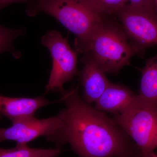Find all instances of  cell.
I'll use <instances>...</instances> for the list:
<instances>
[{
	"label": "cell",
	"mask_w": 157,
	"mask_h": 157,
	"mask_svg": "<svg viewBox=\"0 0 157 157\" xmlns=\"http://www.w3.org/2000/svg\"><path fill=\"white\" fill-rule=\"evenodd\" d=\"M84 67L79 73V78L83 88L82 98L89 104L95 103L104 92L110 82L105 73L91 60L83 56Z\"/></svg>",
	"instance_id": "cell-9"
},
{
	"label": "cell",
	"mask_w": 157,
	"mask_h": 157,
	"mask_svg": "<svg viewBox=\"0 0 157 157\" xmlns=\"http://www.w3.org/2000/svg\"><path fill=\"white\" fill-rule=\"evenodd\" d=\"M157 6V0H155Z\"/></svg>",
	"instance_id": "cell-19"
},
{
	"label": "cell",
	"mask_w": 157,
	"mask_h": 157,
	"mask_svg": "<svg viewBox=\"0 0 157 157\" xmlns=\"http://www.w3.org/2000/svg\"><path fill=\"white\" fill-rule=\"evenodd\" d=\"M154 157H157V155H155Z\"/></svg>",
	"instance_id": "cell-18"
},
{
	"label": "cell",
	"mask_w": 157,
	"mask_h": 157,
	"mask_svg": "<svg viewBox=\"0 0 157 157\" xmlns=\"http://www.w3.org/2000/svg\"><path fill=\"white\" fill-rule=\"evenodd\" d=\"M113 121L135 142L139 157H154L157 147V109L138 98L124 112L113 115Z\"/></svg>",
	"instance_id": "cell-4"
},
{
	"label": "cell",
	"mask_w": 157,
	"mask_h": 157,
	"mask_svg": "<svg viewBox=\"0 0 157 157\" xmlns=\"http://www.w3.org/2000/svg\"><path fill=\"white\" fill-rule=\"evenodd\" d=\"M61 151L59 148H34L27 144H17L15 147L5 149L0 147V157H57Z\"/></svg>",
	"instance_id": "cell-12"
},
{
	"label": "cell",
	"mask_w": 157,
	"mask_h": 157,
	"mask_svg": "<svg viewBox=\"0 0 157 157\" xmlns=\"http://www.w3.org/2000/svg\"><path fill=\"white\" fill-rule=\"evenodd\" d=\"M42 45L50 52L52 59V67L48 83L43 94L50 91L62 94L65 90V83L72 81L78 74L77 52L70 47L68 38H64L60 33L50 31L41 39Z\"/></svg>",
	"instance_id": "cell-5"
},
{
	"label": "cell",
	"mask_w": 157,
	"mask_h": 157,
	"mask_svg": "<svg viewBox=\"0 0 157 157\" xmlns=\"http://www.w3.org/2000/svg\"><path fill=\"white\" fill-rule=\"evenodd\" d=\"M37 9L53 16L76 35V48L84 44L104 20L86 0H39Z\"/></svg>",
	"instance_id": "cell-3"
},
{
	"label": "cell",
	"mask_w": 157,
	"mask_h": 157,
	"mask_svg": "<svg viewBox=\"0 0 157 157\" xmlns=\"http://www.w3.org/2000/svg\"><path fill=\"white\" fill-rule=\"evenodd\" d=\"M24 33L23 28L12 29L0 25V53L9 52L16 58L19 57L20 55L14 48L13 43L15 39Z\"/></svg>",
	"instance_id": "cell-14"
},
{
	"label": "cell",
	"mask_w": 157,
	"mask_h": 157,
	"mask_svg": "<svg viewBox=\"0 0 157 157\" xmlns=\"http://www.w3.org/2000/svg\"><path fill=\"white\" fill-rule=\"evenodd\" d=\"M29 0H0V11L6 6L12 4L17 2H26Z\"/></svg>",
	"instance_id": "cell-16"
},
{
	"label": "cell",
	"mask_w": 157,
	"mask_h": 157,
	"mask_svg": "<svg viewBox=\"0 0 157 157\" xmlns=\"http://www.w3.org/2000/svg\"><path fill=\"white\" fill-rule=\"evenodd\" d=\"M136 94L128 88L110 82L104 92L95 102L96 109L102 112L121 113L137 100Z\"/></svg>",
	"instance_id": "cell-10"
},
{
	"label": "cell",
	"mask_w": 157,
	"mask_h": 157,
	"mask_svg": "<svg viewBox=\"0 0 157 157\" xmlns=\"http://www.w3.org/2000/svg\"><path fill=\"white\" fill-rule=\"evenodd\" d=\"M3 117L2 115H0V120L2 119V118Z\"/></svg>",
	"instance_id": "cell-17"
},
{
	"label": "cell",
	"mask_w": 157,
	"mask_h": 157,
	"mask_svg": "<svg viewBox=\"0 0 157 157\" xmlns=\"http://www.w3.org/2000/svg\"><path fill=\"white\" fill-rule=\"evenodd\" d=\"M62 118L61 111L58 115L47 118L32 116L16 121L9 128H0V142L13 140L17 144H28L42 136L48 140L58 128Z\"/></svg>",
	"instance_id": "cell-7"
},
{
	"label": "cell",
	"mask_w": 157,
	"mask_h": 157,
	"mask_svg": "<svg viewBox=\"0 0 157 157\" xmlns=\"http://www.w3.org/2000/svg\"><path fill=\"white\" fill-rule=\"evenodd\" d=\"M130 6L157 13V6L155 0H128Z\"/></svg>",
	"instance_id": "cell-15"
},
{
	"label": "cell",
	"mask_w": 157,
	"mask_h": 157,
	"mask_svg": "<svg viewBox=\"0 0 157 157\" xmlns=\"http://www.w3.org/2000/svg\"><path fill=\"white\" fill-rule=\"evenodd\" d=\"M89 6L104 17L105 15L116 14L129 4L128 0H86Z\"/></svg>",
	"instance_id": "cell-13"
},
{
	"label": "cell",
	"mask_w": 157,
	"mask_h": 157,
	"mask_svg": "<svg viewBox=\"0 0 157 157\" xmlns=\"http://www.w3.org/2000/svg\"><path fill=\"white\" fill-rule=\"evenodd\" d=\"M116 15L133 45L143 52L157 45V13L127 5Z\"/></svg>",
	"instance_id": "cell-6"
},
{
	"label": "cell",
	"mask_w": 157,
	"mask_h": 157,
	"mask_svg": "<svg viewBox=\"0 0 157 157\" xmlns=\"http://www.w3.org/2000/svg\"><path fill=\"white\" fill-rule=\"evenodd\" d=\"M123 30L104 20L76 50L84 53V56L92 60L105 73H117L130 64L132 56L142 52L130 44Z\"/></svg>",
	"instance_id": "cell-2"
},
{
	"label": "cell",
	"mask_w": 157,
	"mask_h": 157,
	"mask_svg": "<svg viewBox=\"0 0 157 157\" xmlns=\"http://www.w3.org/2000/svg\"><path fill=\"white\" fill-rule=\"evenodd\" d=\"M138 95L141 101L157 109V56L146 61Z\"/></svg>",
	"instance_id": "cell-11"
},
{
	"label": "cell",
	"mask_w": 157,
	"mask_h": 157,
	"mask_svg": "<svg viewBox=\"0 0 157 157\" xmlns=\"http://www.w3.org/2000/svg\"><path fill=\"white\" fill-rule=\"evenodd\" d=\"M45 95L36 98H13L0 95V115L13 123L34 116L42 107L56 103L48 101Z\"/></svg>",
	"instance_id": "cell-8"
},
{
	"label": "cell",
	"mask_w": 157,
	"mask_h": 157,
	"mask_svg": "<svg viewBox=\"0 0 157 157\" xmlns=\"http://www.w3.org/2000/svg\"><path fill=\"white\" fill-rule=\"evenodd\" d=\"M64 104L59 126L48 141L68 143L79 157H139V151L123 129L104 112L85 102L78 87L62 94Z\"/></svg>",
	"instance_id": "cell-1"
}]
</instances>
